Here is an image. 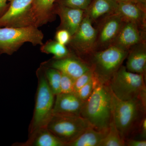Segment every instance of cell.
I'll return each mask as SVG.
<instances>
[{"instance_id": "18", "label": "cell", "mask_w": 146, "mask_h": 146, "mask_svg": "<svg viewBox=\"0 0 146 146\" xmlns=\"http://www.w3.org/2000/svg\"><path fill=\"white\" fill-rule=\"evenodd\" d=\"M118 3L114 0H92L85 11L92 23H97L106 16L117 13Z\"/></svg>"}, {"instance_id": "21", "label": "cell", "mask_w": 146, "mask_h": 146, "mask_svg": "<svg viewBox=\"0 0 146 146\" xmlns=\"http://www.w3.org/2000/svg\"><path fill=\"white\" fill-rule=\"evenodd\" d=\"M41 46V51L47 54H52L53 59H61L73 54L67 46L61 44L56 40H48Z\"/></svg>"}, {"instance_id": "24", "label": "cell", "mask_w": 146, "mask_h": 146, "mask_svg": "<svg viewBox=\"0 0 146 146\" xmlns=\"http://www.w3.org/2000/svg\"><path fill=\"white\" fill-rule=\"evenodd\" d=\"M98 84H100V83L94 75L93 78L89 82L75 93L80 98L85 102L91 96L94 89Z\"/></svg>"}, {"instance_id": "30", "label": "cell", "mask_w": 146, "mask_h": 146, "mask_svg": "<svg viewBox=\"0 0 146 146\" xmlns=\"http://www.w3.org/2000/svg\"><path fill=\"white\" fill-rule=\"evenodd\" d=\"M140 140H146V117H145L142 121L138 132Z\"/></svg>"}, {"instance_id": "8", "label": "cell", "mask_w": 146, "mask_h": 146, "mask_svg": "<svg viewBox=\"0 0 146 146\" xmlns=\"http://www.w3.org/2000/svg\"><path fill=\"white\" fill-rule=\"evenodd\" d=\"M96 39V29L93 26L91 20L84 13L78 29L72 35L67 46L71 52L85 60L95 52Z\"/></svg>"}, {"instance_id": "17", "label": "cell", "mask_w": 146, "mask_h": 146, "mask_svg": "<svg viewBox=\"0 0 146 146\" xmlns=\"http://www.w3.org/2000/svg\"><path fill=\"white\" fill-rule=\"evenodd\" d=\"M126 58L125 67L127 70L136 74H143L146 76V42L131 47Z\"/></svg>"}, {"instance_id": "28", "label": "cell", "mask_w": 146, "mask_h": 146, "mask_svg": "<svg viewBox=\"0 0 146 146\" xmlns=\"http://www.w3.org/2000/svg\"><path fill=\"white\" fill-rule=\"evenodd\" d=\"M72 37L70 33L65 29H57L55 35L56 41L61 44L67 46Z\"/></svg>"}, {"instance_id": "29", "label": "cell", "mask_w": 146, "mask_h": 146, "mask_svg": "<svg viewBox=\"0 0 146 146\" xmlns=\"http://www.w3.org/2000/svg\"><path fill=\"white\" fill-rule=\"evenodd\" d=\"M125 145L127 146H146V140H138L130 138L125 141Z\"/></svg>"}, {"instance_id": "23", "label": "cell", "mask_w": 146, "mask_h": 146, "mask_svg": "<svg viewBox=\"0 0 146 146\" xmlns=\"http://www.w3.org/2000/svg\"><path fill=\"white\" fill-rule=\"evenodd\" d=\"M125 141L120 136L113 121L110 123L108 131L100 146H125Z\"/></svg>"}, {"instance_id": "4", "label": "cell", "mask_w": 146, "mask_h": 146, "mask_svg": "<svg viewBox=\"0 0 146 146\" xmlns=\"http://www.w3.org/2000/svg\"><path fill=\"white\" fill-rule=\"evenodd\" d=\"M145 76L127 70L122 65L107 86L112 94L123 100L138 99L146 104Z\"/></svg>"}, {"instance_id": "22", "label": "cell", "mask_w": 146, "mask_h": 146, "mask_svg": "<svg viewBox=\"0 0 146 146\" xmlns=\"http://www.w3.org/2000/svg\"><path fill=\"white\" fill-rule=\"evenodd\" d=\"M41 65L47 82L52 93L55 96L60 94L61 93L60 86L61 72L54 68Z\"/></svg>"}, {"instance_id": "13", "label": "cell", "mask_w": 146, "mask_h": 146, "mask_svg": "<svg viewBox=\"0 0 146 146\" xmlns=\"http://www.w3.org/2000/svg\"><path fill=\"white\" fill-rule=\"evenodd\" d=\"M53 115L81 116L84 102L75 92L60 93L56 96Z\"/></svg>"}, {"instance_id": "25", "label": "cell", "mask_w": 146, "mask_h": 146, "mask_svg": "<svg viewBox=\"0 0 146 146\" xmlns=\"http://www.w3.org/2000/svg\"><path fill=\"white\" fill-rule=\"evenodd\" d=\"M92 0H56V3L70 8L85 11Z\"/></svg>"}, {"instance_id": "1", "label": "cell", "mask_w": 146, "mask_h": 146, "mask_svg": "<svg viewBox=\"0 0 146 146\" xmlns=\"http://www.w3.org/2000/svg\"><path fill=\"white\" fill-rule=\"evenodd\" d=\"M110 92L112 120L120 136L125 141L135 138L146 117V104L138 99L120 100Z\"/></svg>"}, {"instance_id": "26", "label": "cell", "mask_w": 146, "mask_h": 146, "mask_svg": "<svg viewBox=\"0 0 146 146\" xmlns=\"http://www.w3.org/2000/svg\"><path fill=\"white\" fill-rule=\"evenodd\" d=\"M75 80V79L68 75L61 73L60 93H69L74 92Z\"/></svg>"}, {"instance_id": "3", "label": "cell", "mask_w": 146, "mask_h": 146, "mask_svg": "<svg viewBox=\"0 0 146 146\" xmlns=\"http://www.w3.org/2000/svg\"><path fill=\"white\" fill-rule=\"evenodd\" d=\"M128 53L127 50L111 45L104 49L95 52L85 61L89 64L99 83L107 85L126 59Z\"/></svg>"}, {"instance_id": "2", "label": "cell", "mask_w": 146, "mask_h": 146, "mask_svg": "<svg viewBox=\"0 0 146 146\" xmlns=\"http://www.w3.org/2000/svg\"><path fill=\"white\" fill-rule=\"evenodd\" d=\"M81 116L95 129L108 130L112 121V96L107 85H97L84 102Z\"/></svg>"}, {"instance_id": "14", "label": "cell", "mask_w": 146, "mask_h": 146, "mask_svg": "<svg viewBox=\"0 0 146 146\" xmlns=\"http://www.w3.org/2000/svg\"><path fill=\"white\" fill-rule=\"evenodd\" d=\"M54 13L60 17V25L57 29L68 31L73 35L78 29L84 17L85 11L66 7L55 3Z\"/></svg>"}, {"instance_id": "15", "label": "cell", "mask_w": 146, "mask_h": 146, "mask_svg": "<svg viewBox=\"0 0 146 146\" xmlns=\"http://www.w3.org/2000/svg\"><path fill=\"white\" fill-rule=\"evenodd\" d=\"M34 0H9L10 3L0 17V27H14L30 8Z\"/></svg>"}, {"instance_id": "31", "label": "cell", "mask_w": 146, "mask_h": 146, "mask_svg": "<svg viewBox=\"0 0 146 146\" xmlns=\"http://www.w3.org/2000/svg\"><path fill=\"white\" fill-rule=\"evenodd\" d=\"M8 0H0V17L2 16L8 7L7 4Z\"/></svg>"}, {"instance_id": "6", "label": "cell", "mask_w": 146, "mask_h": 146, "mask_svg": "<svg viewBox=\"0 0 146 146\" xmlns=\"http://www.w3.org/2000/svg\"><path fill=\"white\" fill-rule=\"evenodd\" d=\"M44 38L43 33L35 27H0V54H12L27 42L41 46Z\"/></svg>"}, {"instance_id": "5", "label": "cell", "mask_w": 146, "mask_h": 146, "mask_svg": "<svg viewBox=\"0 0 146 146\" xmlns=\"http://www.w3.org/2000/svg\"><path fill=\"white\" fill-rule=\"evenodd\" d=\"M38 86L36 91L35 106L29 133L47 126L53 116L55 95L48 84L42 66L36 71Z\"/></svg>"}, {"instance_id": "20", "label": "cell", "mask_w": 146, "mask_h": 146, "mask_svg": "<svg viewBox=\"0 0 146 146\" xmlns=\"http://www.w3.org/2000/svg\"><path fill=\"white\" fill-rule=\"evenodd\" d=\"M108 131L98 130L91 127L66 146H100Z\"/></svg>"}, {"instance_id": "16", "label": "cell", "mask_w": 146, "mask_h": 146, "mask_svg": "<svg viewBox=\"0 0 146 146\" xmlns=\"http://www.w3.org/2000/svg\"><path fill=\"white\" fill-rule=\"evenodd\" d=\"M117 13L123 21L131 22L146 31V6L133 3H118Z\"/></svg>"}, {"instance_id": "10", "label": "cell", "mask_w": 146, "mask_h": 146, "mask_svg": "<svg viewBox=\"0 0 146 146\" xmlns=\"http://www.w3.org/2000/svg\"><path fill=\"white\" fill-rule=\"evenodd\" d=\"M123 21L120 15L115 13L104 17L97 23L95 52L104 49L112 45Z\"/></svg>"}, {"instance_id": "11", "label": "cell", "mask_w": 146, "mask_h": 146, "mask_svg": "<svg viewBox=\"0 0 146 146\" xmlns=\"http://www.w3.org/2000/svg\"><path fill=\"white\" fill-rule=\"evenodd\" d=\"M41 65L56 69L75 79L91 69L85 60L73 53L70 56L61 59L52 58Z\"/></svg>"}, {"instance_id": "19", "label": "cell", "mask_w": 146, "mask_h": 146, "mask_svg": "<svg viewBox=\"0 0 146 146\" xmlns=\"http://www.w3.org/2000/svg\"><path fill=\"white\" fill-rule=\"evenodd\" d=\"M17 146H66L65 144L46 127L37 129L29 135V139L25 143H16Z\"/></svg>"}, {"instance_id": "7", "label": "cell", "mask_w": 146, "mask_h": 146, "mask_svg": "<svg viewBox=\"0 0 146 146\" xmlns=\"http://www.w3.org/2000/svg\"><path fill=\"white\" fill-rule=\"evenodd\" d=\"M91 127L89 121L81 116L53 115L47 128L66 146Z\"/></svg>"}, {"instance_id": "27", "label": "cell", "mask_w": 146, "mask_h": 146, "mask_svg": "<svg viewBox=\"0 0 146 146\" xmlns=\"http://www.w3.org/2000/svg\"><path fill=\"white\" fill-rule=\"evenodd\" d=\"M94 76V73L91 69L87 71L75 80L74 92H76L81 87L89 82Z\"/></svg>"}, {"instance_id": "32", "label": "cell", "mask_w": 146, "mask_h": 146, "mask_svg": "<svg viewBox=\"0 0 146 146\" xmlns=\"http://www.w3.org/2000/svg\"><path fill=\"white\" fill-rule=\"evenodd\" d=\"M114 1L118 3H120L131 2L135 3L146 6V4L143 3L140 0H114Z\"/></svg>"}, {"instance_id": "33", "label": "cell", "mask_w": 146, "mask_h": 146, "mask_svg": "<svg viewBox=\"0 0 146 146\" xmlns=\"http://www.w3.org/2000/svg\"><path fill=\"white\" fill-rule=\"evenodd\" d=\"M140 1H141L143 3L146 4V0H140Z\"/></svg>"}, {"instance_id": "9", "label": "cell", "mask_w": 146, "mask_h": 146, "mask_svg": "<svg viewBox=\"0 0 146 146\" xmlns=\"http://www.w3.org/2000/svg\"><path fill=\"white\" fill-rule=\"evenodd\" d=\"M56 0H34L31 7L15 27L39 28L53 21L54 7Z\"/></svg>"}, {"instance_id": "12", "label": "cell", "mask_w": 146, "mask_h": 146, "mask_svg": "<svg viewBox=\"0 0 146 146\" xmlns=\"http://www.w3.org/2000/svg\"><path fill=\"white\" fill-rule=\"evenodd\" d=\"M146 42V31L136 24L123 21L122 25L112 45L129 50L131 47Z\"/></svg>"}]
</instances>
